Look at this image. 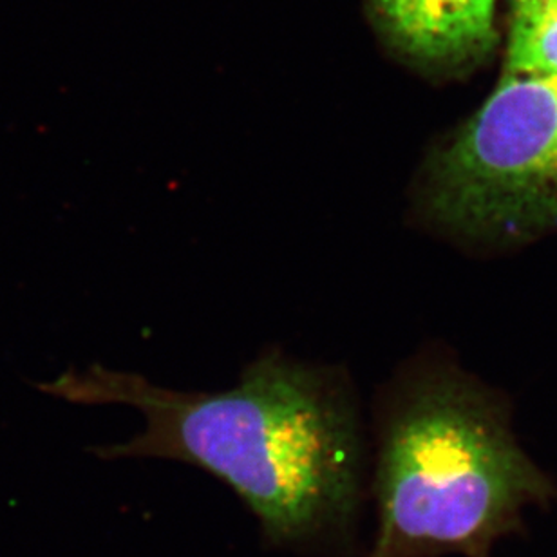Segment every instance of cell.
Segmentation results:
<instances>
[{"label": "cell", "instance_id": "6da1fadb", "mask_svg": "<svg viewBox=\"0 0 557 557\" xmlns=\"http://www.w3.org/2000/svg\"><path fill=\"white\" fill-rule=\"evenodd\" d=\"M76 404H124L144 429L108 458H161L225 482L267 542L294 553L341 554L354 543L364 496L366 447L354 398L332 371L263 355L225 392H176L91 366L42 386Z\"/></svg>", "mask_w": 557, "mask_h": 557}, {"label": "cell", "instance_id": "7a4b0ae2", "mask_svg": "<svg viewBox=\"0 0 557 557\" xmlns=\"http://www.w3.org/2000/svg\"><path fill=\"white\" fill-rule=\"evenodd\" d=\"M371 488L368 557H476L540 496L542 478L482 395L428 379L382 417Z\"/></svg>", "mask_w": 557, "mask_h": 557}, {"label": "cell", "instance_id": "3957f363", "mask_svg": "<svg viewBox=\"0 0 557 557\" xmlns=\"http://www.w3.org/2000/svg\"><path fill=\"white\" fill-rule=\"evenodd\" d=\"M418 201L440 228L512 239L557 221V76L510 75L423 165Z\"/></svg>", "mask_w": 557, "mask_h": 557}, {"label": "cell", "instance_id": "277c9868", "mask_svg": "<svg viewBox=\"0 0 557 557\" xmlns=\"http://www.w3.org/2000/svg\"><path fill=\"white\" fill-rule=\"evenodd\" d=\"M406 57L429 67L476 62L496 42L498 0H373Z\"/></svg>", "mask_w": 557, "mask_h": 557}, {"label": "cell", "instance_id": "5b68a950", "mask_svg": "<svg viewBox=\"0 0 557 557\" xmlns=\"http://www.w3.org/2000/svg\"><path fill=\"white\" fill-rule=\"evenodd\" d=\"M507 73L557 76V0H512Z\"/></svg>", "mask_w": 557, "mask_h": 557}]
</instances>
